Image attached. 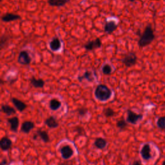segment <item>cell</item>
Instances as JSON below:
<instances>
[{
	"label": "cell",
	"instance_id": "6da1fadb",
	"mask_svg": "<svg viewBox=\"0 0 165 165\" xmlns=\"http://www.w3.org/2000/svg\"><path fill=\"white\" fill-rule=\"evenodd\" d=\"M155 38H156V36H155L151 25H148L144 29V32L139 38L138 41V45L140 48L145 47V46L151 44Z\"/></svg>",
	"mask_w": 165,
	"mask_h": 165
},
{
	"label": "cell",
	"instance_id": "7a4b0ae2",
	"mask_svg": "<svg viewBox=\"0 0 165 165\" xmlns=\"http://www.w3.org/2000/svg\"><path fill=\"white\" fill-rule=\"evenodd\" d=\"M94 95L96 99L100 101H106L112 95V92L106 85L100 84L96 88Z\"/></svg>",
	"mask_w": 165,
	"mask_h": 165
},
{
	"label": "cell",
	"instance_id": "3957f363",
	"mask_svg": "<svg viewBox=\"0 0 165 165\" xmlns=\"http://www.w3.org/2000/svg\"><path fill=\"white\" fill-rule=\"evenodd\" d=\"M137 61V56L135 52H130L127 53L121 59L122 63L126 67H132L135 65Z\"/></svg>",
	"mask_w": 165,
	"mask_h": 165
},
{
	"label": "cell",
	"instance_id": "277c9868",
	"mask_svg": "<svg viewBox=\"0 0 165 165\" xmlns=\"http://www.w3.org/2000/svg\"><path fill=\"white\" fill-rule=\"evenodd\" d=\"M143 114L141 113H138L133 112L131 110H127V117H126V121L128 123L132 124V125H136V124L139 121L143 119Z\"/></svg>",
	"mask_w": 165,
	"mask_h": 165
},
{
	"label": "cell",
	"instance_id": "5b68a950",
	"mask_svg": "<svg viewBox=\"0 0 165 165\" xmlns=\"http://www.w3.org/2000/svg\"><path fill=\"white\" fill-rule=\"evenodd\" d=\"M31 61H32V59L27 51L22 50L20 52L18 58V63L24 66L29 65Z\"/></svg>",
	"mask_w": 165,
	"mask_h": 165
},
{
	"label": "cell",
	"instance_id": "8992f818",
	"mask_svg": "<svg viewBox=\"0 0 165 165\" xmlns=\"http://www.w3.org/2000/svg\"><path fill=\"white\" fill-rule=\"evenodd\" d=\"M102 46V42L99 38H96L94 40L90 41L85 43L83 47L88 51H92L97 49H99Z\"/></svg>",
	"mask_w": 165,
	"mask_h": 165
},
{
	"label": "cell",
	"instance_id": "52a82bcc",
	"mask_svg": "<svg viewBox=\"0 0 165 165\" xmlns=\"http://www.w3.org/2000/svg\"><path fill=\"white\" fill-rule=\"evenodd\" d=\"M118 25L114 21H106L104 25V31L107 34H111L117 29Z\"/></svg>",
	"mask_w": 165,
	"mask_h": 165
},
{
	"label": "cell",
	"instance_id": "ba28073f",
	"mask_svg": "<svg viewBox=\"0 0 165 165\" xmlns=\"http://www.w3.org/2000/svg\"><path fill=\"white\" fill-rule=\"evenodd\" d=\"M141 156L144 161H148L152 158L151 148L150 144H144L141 150Z\"/></svg>",
	"mask_w": 165,
	"mask_h": 165
},
{
	"label": "cell",
	"instance_id": "9c48e42d",
	"mask_svg": "<svg viewBox=\"0 0 165 165\" xmlns=\"http://www.w3.org/2000/svg\"><path fill=\"white\" fill-rule=\"evenodd\" d=\"M61 157L64 159H69L74 155V150L70 146L65 145L62 147L60 150Z\"/></svg>",
	"mask_w": 165,
	"mask_h": 165
},
{
	"label": "cell",
	"instance_id": "30bf717a",
	"mask_svg": "<svg viewBox=\"0 0 165 165\" xmlns=\"http://www.w3.org/2000/svg\"><path fill=\"white\" fill-rule=\"evenodd\" d=\"M61 42L58 37L53 38L49 43L50 49L53 52L58 51L61 48Z\"/></svg>",
	"mask_w": 165,
	"mask_h": 165
},
{
	"label": "cell",
	"instance_id": "8fae6325",
	"mask_svg": "<svg viewBox=\"0 0 165 165\" xmlns=\"http://www.w3.org/2000/svg\"><path fill=\"white\" fill-rule=\"evenodd\" d=\"M20 19H21V16L19 15L12 14V13H7L6 14L3 15L2 17V21L5 23L14 22V21L19 20Z\"/></svg>",
	"mask_w": 165,
	"mask_h": 165
},
{
	"label": "cell",
	"instance_id": "7c38bea8",
	"mask_svg": "<svg viewBox=\"0 0 165 165\" xmlns=\"http://www.w3.org/2000/svg\"><path fill=\"white\" fill-rule=\"evenodd\" d=\"M11 101L13 103L14 106L15 107V108L19 112L24 111L27 107V105H26L24 102L20 101L19 99H17V98L12 97L11 99Z\"/></svg>",
	"mask_w": 165,
	"mask_h": 165
},
{
	"label": "cell",
	"instance_id": "4fadbf2b",
	"mask_svg": "<svg viewBox=\"0 0 165 165\" xmlns=\"http://www.w3.org/2000/svg\"><path fill=\"white\" fill-rule=\"evenodd\" d=\"M8 122L10 125V130L12 132H16L18 131L19 126V119L17 117H13L9 118L8 120Z\"/></svg>",
	"mask_w": 165,
	"mask_h": 165
},
{
	"label": "cell",
	"instance_id": "5bb4252c",
	"mask_svg": "<svg viewBox=\"0 0 165 165\" xmlns=\"http://www.w3.org/2000/svg\"><path fill=\"white\" fill-rule=\"evenodd\" d=\"M12 142L8 137H4L1 139L0 146L3 151H7L12 146Z\"/></svg>",
	"mask_w": 165,
	"mask_h": 165
},
{
	"label": "cell",
	"instance_id": "9a60e30c",
	"mask_svg": "<svg viewBox=\"0 0 165 165\" xmlns=\"http://www.w3.org/2000/svg\"><path fill=\"white\" fill-rule=\"evenodd\" d=\"M77 79H78L79 82H82V81H84V80H86L88 82H93L94 79L92 72L89 71V70L85 71L82 75L79 76L78 77H77Z\"/></svg>",
	"mask_w": 165,
	"mask_h": 165
},
{
	"label": "cell",
	"instance_id": "2e32d148",
	"mask_svg": "<svg viewBox=\"0 0 165 165\" xmlns=\"http://www.w3.org/2000/svg\"><path fill=\"white\" fill-rule=\"evenodd\" d=\"M34 126L35 125L33 122L30 121H25L22 124V128H21V131L25 133H29L34 128Z\"/></svg>",
	"mask_w": 165,
	"mask_h": 165
},
{
	"label": "cell",
	"instance_id": "e0dca14e",
	"mask_svg": "<svg viewBox=\"0 0 165 165\" xmlns=\"http://www.w3.org/2000/svg\"><path fill=\"white\" fill-rule=\"evenodd\" d=\"M30 82L31 85L35 88H37V89H41V88L44 87L45 84V82L42 79H37L34 77H32V78H30Z\"/></svg>",
	"mask_w": 165,
	"mask_h": 165
},
{
	"label": "cell",
	"instance_id": "ac0fdd59",
	"mask_svg": "<svg viewBox=\"0 0 165 165\" xmlns=\"http://www.w3.org/2000/svg\"><path fill=\"white\" fill-rule=\"evenodd\" d=\"M70 0H48V3L51 7H63L70 2Z\"/></svg>",
	"mask_w": 165,
	"mask_h": 165
},
{
	"label": "cell",
	"instance_id": "d6986e66",
	"mask_svg": "<svg viewBox=\"0 0 165 165\" xmlns=\"http://www.w3.org/2000/svg\"><path fill=\"white\" fill-rule=\"evenodd\" d=\"M45 124L50 128H56L59 126V123L52 116L46 118L45 120Z\"/></svg>",
	"mask_w": 165,
	"mask_h": 165
},
{
	"label": "cell",
	"instance_id": "ffe728a7",
	"mask_svg": "<svg viewBox=\"0 0 165 165\" xmlns=\"http://www.w3.org/2000/svg\"><path fill=\"white\" fill-rule=\"evenodd\" d=\"M95 146L98 149H104L107 145V141L105 139L102 137H98L94 142Z\"/></svg>",
	"mask_w": 165,
	"mask_h": 165
},
{
	"label": "cell",
	"instance_id": "44dd1931",
	"mask_svg": "<svg viewBox=\"0 0 165 165\" xmlns=\"http://www.w3.org/2000/svg\"><path fill=\"white\" fill-rule=\"evenodd\" d=\"M61 106V102L58 99H52L49 102V107L52 110L55 111L58 110Z\"/></svg>",
	"mask_w": 165,
	"mask_h": 165
},
{
	"label": "cell",
	"instance_id": "7402d4cb",
	"mask_svg": "<svg viewBox=\"0 0 165 165\" xmlns=\"http://www.w3.org/2000/svg\"><path fill=\"white\" fill-rule=\"evenodd\" d=\"M2 110L4 113H5V114L7 116H10L15 113V110L14 108L8 105H2Z\"/></svg>",
	"mask_w": 165,
	"mask_h": 165
},
{
	"label": "cell",
	"instance_id": "603a6c76",
	"mask_svg": "<svg viewBox=\"0 0 165 165\" xmlns=\"http://www.w3.org/2000/svg\"><path fill=\"white\" fill-rule=\"evenodd\" d=\"M36 134H37V135L41 139V140L45 143H48L50 141V137L49 136V134L45 131L41 130L39 129V130H38L37 132H36Z\"/></svg>",
	"mask_w": 165,
	"mask_h": 165
},
{
	"label": "cell",
	"instance_id": "cb8c5ba5",
	"mask_svg": "<svg viewBox=\"0 0 165 165\" xmlns=\"http://www.w3.org/2000/svg\"><path fill=\"white\" fill-rule=\"evenodd\" d=\"M101 71L103 72V74L105 75H110L112 73V66L108 64V63H106L104 65L102 66L101 68Z\"/></svg>",
	"mask_w": 165,
	"mask_h": 165
},
{
	"label": "cell",
	"instance_id": "d4e9b609",
	"mask_svg": "<svg viewBox=\"0 0 165 165\" xmlns=\"http://www.w3.org/2000/svg\"><path fill=\"white\" fill-rule=\"evenodd\" d=\"M157 126L161 130H165V116L159 117L157 121Z\"/></svg>",
	"mask_w": 165,
	"mask_h": 165
},
{
	"label": "cell",
	"instance_id": "484cf974",
	"mask_svg": "<svg viewBox=\"0 0 165 165\" xmlns=\"http://www.w3.org/2000/svg\"><path fill=\"white\" fill-rule=\"evenodd\" d=\"M103 113L107 117H111L115 114V112L111 108H106L103 110Z\"/></svg>",
	"mask_w": 165,
	"mask_h": 165
},
{
	"label": "cell",
	"instance_id": "4316f807",
	"mask_svg": "<svg viewBox=\"0 0 165 165\" xmlns=\"http://www.w3.org/2000/svg\"><path fill=\"white\" fill-rule=\"evenodd\" d=\"M127 125H128L127 123L123 120H121L117 122V127L118 128H120V130H124V129H125L127 127Z\"/></svg>",
	"mask_w": 165,
	"mask_h": 165
},
{
	"label": "cell",
	"instance_id": "83f0119b",
	"mask_svg": "<svg viewBox=\"0 0 165 165\" xmlns=\"http://www.w3.org/2000/svg\"><path fill=\"white\" fill-rule=\"evenodd\" d=\"M9 40V37L8 36L5 35H3L1 38V43H0V45H1V49H3L4 46H5L8 42V41Z\"/></svg>",
	"mask_w": 165,
	"mask_h": 165
},
{
	"label": "cell",
	"instance_id": "f1b7e54d",
	"mask_svg": "<svg viewBox=\"0 0 165 165\" xmlns=\"http://www.w3.org/2000/svg\"><path fill=\"white\" fill-rule=\"evenodd\" d=\"M77 113H78V116H81V117H83L85 116L87 112H88V109L86 108H78V109L77 110Z\"/></svg>",
	"mask_w": 165,
	"mask_h": 165
},
{
	"label": "cell",
	"instance_id": "f546056e",
	"mask_svg": "<svg viewBox=\"0 0 165 165\" xmlns=\"http://www.w3.org/2000/svg\"><path fill=\"white\" fill-rule=\"evenodd\" d=\"M132 165H141V163L139 161H136L135 162H133Z\"/></svg>",
	"mask_w": 165,
	"mask_h": 165
},
{
	"label": "cell",
	"instance_id": "4dcf8cb0",
	"mask_svg": "<svg viewBox=\"0 0 165 165\" xmlns=\"http://www.w3.org/2000/svg\"><path fill=\"white\" fill-rule=\"evenodd\" d=\"M6 163H7L6 161H5V160H4V161H3L2 162L1 165H5V164H6Z\"/></svg>",
	"mask_w": 165,
	"mask_h": 165
},
{
	"label": "cell",
	"instance_id": "1f68e13d",
	"mask_svg": "<svg viewBox=\"0 0 165 165\" xmlns=\"http://www.w3.org/2000/svg\"><path fill=\"white\" fill-rule=\"evenodd\" d=\"M129 2H135L136 0H128Z\"/></svg>",
	"mask_w": 165,
	"mask_h": 165
},
{
	"label": "cell",
	"instance_id": "d6a6232c",
	"mask_svg": "<svg viewBox=\"0 0 165 165\" xmlns=\"http://www.w3.org/2000/svg\"><path fill=\"white\" fill-rule=\"evenodd\" d=\"M162 165H165V161L163 163V164H162Z\"/></svg>",
	"mask_w": 165,
	"mask_h": 165
}]
</instances>
